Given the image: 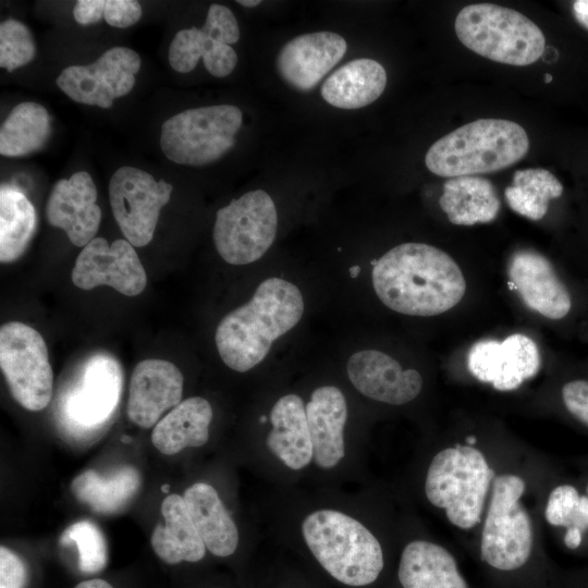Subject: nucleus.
<instances>
[{
	"label": "nucleus",
	"mask_w": 588,
	"mask_h": 588,
	"mask_svg": "<svg viewBox=\"0 0 588 588\" xmlns=\"http://www.w3.org/2000/svg\"><path fill=\"white\" fill-rule=\"evenodd\" d=\"M371 280L388 308L409 316L443 314L456 306L466 291L454 259L424 243H404L387 252L373 266Z\"/></svg>",
	"instance_id": "f257e3e1"
},
{
	"label": "nucleus",
	"mask_w": 588,
	"mask_h": 588,
	"mask_svg": "<svg viewBox=\"0 0 588 588\" xmlns=\"http://www.w3.org/2000/svg\"><path fill=\"white\" fill-rule=\"evenodd\" d=\"M303 313L304 299L295 284L275 277L264 280L246 304L219 322L215 341L222 362L238 372L250 370Z\"/></svg>",
	"instance_id": "f03ea898"
},
{
	"label": "nucleus",
	"mask_w": 588,
	"mask_h": 588,
	"mask_svg": "<svg viewBox=\"0 0 588 588\" xmlns=\"http://www.w3.org/2000/svg\"><path fill=\"white\" fill-rule=\"evenodd\" d=\"M528 149V135L519 124L504 119H479L433 143L425 163L439 176H473L507 168Z\"/></svg>",
	"instance_id": "7ed1b4c3"
},
{
	"label": "nucleus",
	"mask_w": 588,
	"mask_h": 588,
	"mask_svg": "<svg viewBox=\"0 0 588 588\" xmlns=\"http://www.w3.org/2000/svg\"><path fill=\"white\" fill-rule=\"evenodd\" d=\"M302 532L320 565L345 585H369L383 568L378 539L360 522L342 512L320 510L307 515Z\"/></svg>",
	"instance_id": "20e7f679"
},
{
	"label": "nucleus",
	"mask_w": 588,
	"mask_h": 588,
	"mask_svg": "<svg viewBox=\"0 0 588 588\" xmlns=\"http://www.w3.org/2000/svg\"><path fill=\"white\" fill-rule=\"evenodd\" d=\"M455 33L471 51L510 65H529L543 53L541 29L522 13L498 4L476 3L463 8Z\"/></svg>",
	"instance_id": "39448f33"
},
{
	"label": "nucleus",
	"mask_w": 588,
	"mask_h": 588,
	"mask_svg": "<svg viewBox=\"0 0 588 588\" xmlns=\"http://www.w3.org/2000/svg\"><path fill=\"white\" fill-rule=\"evenodd\" d=\"M492 478L493 473L478 449L456 445L432 458L425 492L432 505L445 510L450 523L470 529L481 519Z\"/></svg>",
	"instance_id": "423d86ee"
},
{
	"label": "nucleus",
	"mask_w": 588,
	"mask_h": 588,
	"mask_svg": "<svg viewBox=\"0 0 588 588\" xmlns=\"http://www.w3.org/2000/svg\"><path fill=\"white\" fill-rule=\"evenodd\" d=\"M242 121L241 109L231 105L184 110L162 123L161 150L179 164L211 163L234 146Z\"/></svg>",
	"instance_id": "0eeeda50"
},
{
	"label": "nucleus",
	"mask_w": 588,
	"mask_h": 588,
	"mask_svg": "<svg viewBox=\"0 0 588 588\" xmlns=\"http://www.w3.org/2000/svg\"><path fill=\"white\" fill-rule=\"evenodd\" d=\"M524 480L516 475L493 479L480 544L482 561L499 571H514L529 559L532 549L531 519L519 502Z\"/></svg>",
	"instance_id": "6e6552de"
},
{
	"label": "nucleus",
	"mask_w": 588,
	"mask_h": 588,
	"mask_svg": "<svg viewBox=\"0 0 588 588\" xmlns=\"http://www.w3.org/2000/svg\"><path fill=\"white\" fill-rule=\"evenodd\" d=\"M122 384V368L112 356L99 353L87 358L59 397L63 427L75 434L99 430L119 405Z\"/></svg>",
	"instance_id": "1a4fd4ad"
},
{
	"label": "nucleus",
	"mask_w": 588,
	"mask_h": 588,
	"mask_svg": "<svg viewBox=\"0 0 588 588\" xmlns=\"http://www.w3.org/2000/svg\"><path fill=\"white\" fill-rule=\"evenodd\" d=\"M278 215L272 198L256 189L233 199L216 213L212 238L220 257L241 266L261 258L272 245Z\"/></svg>",
	"instance_id": "9d476101"
},
{
	"label": "nucleus",
	"mask_w": 588,
	"mask_h": 588,
	"mask_svg": "<svg viewBox=\"0 0 588 588\" xmlns=\"http://www.w3.org/2000/svg\"><path fill=\"white\" fill-rule=\"evenodd\" d=\"M0 367L12 397L25 409L46 408L53 393V371L41 334L20 321L0 329Z\"/></svg>",
	"instance_id": "9b49d317"
},
{
	"label": "nucleus",
	"mask_w": 588,
	"mask_h": 588,
	"mask_svg": "<svg viewBox=\"0 0 588 588\" xmlns=\"http://www.w3.org/2000/svg\"><path fill=\"white\" fill-rule=\"evenodd\" d=\"M108 192L113 217L126 241L135 247L150 243L172 185L138 168L121 167L112 174Z\"/></svg>",
	"instance_id": "f8f14e48"
},
{
	"label": "nucleus",
	"mask_w": 588,
	"mask_h": 588,
	"mask_svg": "<svg viewBox=\"0 0 588 588\" xmlns=\"http://www.w3.org/2000/svg\"><path fill=\"white\" fill-rule=\"evenodd\" d=\"M140 57L126 47H113L88 65H70L57 77V86L75 102L109 109L115 98L135 85Z\"/></svg>",
	"instance_id": "ddd939ff"
},
{
	"label": "nucleus",
	"mask_w": 588,
	"mask_h": 588,
	"mask_svg": "<svg viewBox=\"0 0 588 588\" xmlns=\"http://www.w3.org/2000/svg\"><path fill=\"white\" fill-rule=\"evenodd\" d=\"M71 279L82 290L108 285L125 296L139 295L147 284L134 246L122 238L110 245L103 237L91 240L76 257Z\"/></svg>",
	"instance_id": "4468645a"
},
{
	"label": "nucleus",
	"mask_w": 588,
	"mask_h": 588,
	"mask_svg": "<svg viewBox=\"0 0 588 588\" xmlns=\"http://www.w3.org/2000/svg\"><path fill=\"white\" fill-rule=\"evenodd\" d=\"M540 365L536 343L520 333L512 334L502 342L479 341L470 347L467 356L470 373L499 391L517 389L538 373Z\"/></svg>",
	"instance_id": "2eb2a0df"
},
{
	"label": "nucleus",
	"mask_w": 588,
	"mask_h": 588,
	"mask_svg": "<svg viewBox=\"0 0 588 588\" xmlns=\"http://www.w3.org/2000/svg\"><path fill=\"white\" fill-rule=\"evenodd\" d=\"M96 200L91 176L77 171L53 185L46 204V219L50 225L62 229L72 244L84 247L100 226L101 210Z\"/></svg>",
	"instance_id": "dca6fc26"
},
{
	"label": "nucleus",
	"mask_w": 588,
	"mask_h": 588,
	"mask_svg": "<svg viewBox=\"0 0 588 588\" xmlns=\"http://www.w3.org/2000/svg\"><path fill=\"white\" fill-rule=\"evenodd\" d=\"M184 378L180 369L163 359H144L133 369L126 406L127 417L142 428H151L182 399Z\"/></svg>",
	"instance_id": "f3484780"
},
{
	"label": "nucleus",
	"mask_w": 588,
	"mask_h": 588,
	"mask_svg": "<svg viewBox=\"0 0 588 588\" xmlns=\"http://www.w3.org/2000/svg\"><path fill=\"white\" fill-rule=\"evenodd\" d=\"M345 39L333 32L294 37L279 51L275 68L282 79L299 91H309L344 57Z\"/></svg>",
	"instance_id": "a211bd4d"
},
{
	"label": "nucleus",
	"mask_w": 588,
	"mask_h": 588,
	"mask_svg": "<svg viewBox=\"0 0 588 588\" xmlns=\"http://www.w3.org/2000/svg\"><path fill=\"white\" fill-rule=\"evenodd\" d=\"M510 287L517 291L524 304L549 319L565 317L572 306L566 286L552 264L531 249L515 252L507 266Z\"/></svg>",
	"instance_id": "6ab92c4d"
},
{
	"label": "nucleus",
	"mask_w": 588,
	"mask_h": 588,
	"mask_svg": "<svg viewBox=\"0 0 588 588\" xmlns=\"http://www.w3.org/2000/svg\"><path fill=\"white\" fill-rule=\"evenodd\" d=\"M346 370L352 384L362 394L391 405L411 402L422 388V378L417 370H404L397 360L375 350L354 353L347 360Z\"/></svg>",
	"instance_id": "aec40b11"
},
{
	"label": "nucleus",
	"mask_w": 588,
	"mask_h": 588,
	"mask_svg": "<svg viewBox=\"0 0 588 588\" xmlns=\"http://www.w3.org/2000/svg\"><path fill=\"white\" fill-rule=\"evenodd\" d=\"M314 462L330 469L345 455L344 426L347 405L342 391L333 385L317 388L306 405Z\"/></svg>",
	"instance_id": "412c9836"
},
{
	"label": "nucleus",
	"mask_w": 588,
	"mask_h": 588,
	"mask_svg": "<svg viewBox=\"0 0 588 588\" xmlns=\"http://www.w3.org/2000/svg\"><path fill=\"white\" fill-rule=\"evenodd\" d=\"M272 429L266 443L270 452L289 468L306 467L314 457L306 406L296 394L280 397L270 413Z\"/></svg>",
	"instance_id": "4be33fe9"
},
{
	"label": "nucleus",
	"mask_w": 588,
	"mask_h": 588,
	"mask_svg": "<svg viewBox=\"0 0 588 588\" xmlns=\"http://www.w3.org/2000/svg\"><path fill=\"white\" fill-rule=\"evenodd\" d=\"M164 525H156L150 537L154 552L164 563L198 562L206 554V546L199 536L185 500L169 494L161 503Z\"/></svg>",
	"instance_id": "5701e85b"
},
{
	"label": "nucleus",
	"mask_w": 588,
	"mask_h": 588,
	"mask_svg": "<svg viewBox=\"0 0 588 588\" xmlns=\"http://www.w3.org/2000/svg\"><path fill=\"white\" fill-rule=\"evenodd\" d=\"M397 576L403 588H468L454 556L425 540H414L404 548Z\"/></svg>",
	"instance_id": "b1692460"
},
{
	"label": "nucleus",
	"mask_w": 588,
	"mask_h": 588,
	"mask_svg": "<svg viewBox=\"0 0 588 588\" xmlns=\"http://www.w3.org/2000/svg\"><path fill=\"white\" fill-rule=\"evenodd\" d=\"M183 498L206 548L216 556L233 554L238 544V530L216 489L196 482L185 490Z\"/></svg>",
	"instance_id": "393cba45"
},
{
	"label": "nucleus",
	"mask_w": 588,
	"mask_h": 588,
	"mask_svg": "<svg viewBox=\"0 0 588 588\" xmlns=\"http://www.w3.org/2000/svg\"><path fill=\"white\" fill-rule=\"evenodd\" d=\"M212 416V407L206 399L188 397L156 424L151 442L166 455H174L185 448L201 446L209 439Z\"/></svg>",
	"instance_id": "a878e982"
},
{
	"label": "nucleus",
	"mask_w": 588,
	"mask_h": 588,
	"mask_svg": "<svg viewBox=\"0 0 588 588\" xmlns=\"http://www.w3.org/2000/svg\"><path fill=\"white\" fill-rule=\"evenodd\" d=\"M387 85L384 68L376 60L359 58L333 72L321 86L322 98L340 109H358L370 105Z\"/></svg>",
	"instance_id": "bb28decb"
},
{
	"label": "nucleus",
	"mask_w": 588,
	"mask_h": 588,
	"mask_svg": "<svg viewBox=\"0 0 588 588\" xmlns=\"http://www.w3.org/2000/svg\"><path fill=\"white\" fill-rule=\"evenodd\" d=\"M142 485L139 471L131 465H121L103 476L85 470L71 483V491L79 502L99 514L122 511L136 495Z\"/></svg>",
	"instance_id": "cd10ccee"
},
{
	"label": "nucleus",
	"mask_w": 588,
	"mask_h": 588,
	"mask_svg": "<svg viewBox=\"0 0 588 588\" xmlns=\"http://www.w3.org/2000/svg\"><path fill=\"white\" fill-rule=\"evenodd\" d=\"M440 207L449 220L457 225H473L494 220L500 200L493 184L477 176H458L443 185Z\"/></svg>",
	"instance_id": "c85d7f7f"
},
{
	"label": "nucleus",
	"mask_w": 588,
	"mask_h": 588,
	"mask_svg": "<svg viewBox=\"0 0 588 588\" xmlns=\"http://www.w3.org/2000/svg\"><path fill=\"white\" fill-rule=\"evenodd\" d=\"M200 58L206 70L216 77L228 76L237 63L235 50L213 39L203 28L179 30L169 47L171 68L180 73H188Z\"/></svg>",
	"instance_id": "c756f323"
},
{
	"label": "nucleus",
	"mask_w": 588,
	"mask_h": 588,
	"mask_svg": "<svg viewBox=\"0 0 588 588\" xmlns=\"http://www.w3.org/2000/svg\"><path fill=\"white\" fill-rule=\"evenodd\" d=\"M37 217L33 204L16 186L0 188V261L17 260L26 250L36 230Z\"/></svg>",
	"instance_id": "7c9ffc66"
},
{
	"label": "nucleus",
	"mask_w": 588,
	"mask_h": 588,
	"mask_svg": "<svg viewBox=\"0 0 588 588\" xmlns=\"http://www.w3.org/2000/svg\"><path fill=\"white\" fill-rule=\"evenodd\" d=\"M50 133V119L45 107L24 101L16 105L0 128V154L21 157L39 150Z\"/></svg>",
	"instance_id": "2f4dec72"
},
{
	"label": "nucleus",
	"mask_w": 588,
	"mask_h": 588,
	"mask_svg": "<svg viewBox=\"0 0 588 588\" xmlns=\"http://www.w3.org/2000/svg\"><path fill=\"white\" fill-rule=\"evenodd\" d=\"M563 193L560 181L544 169L515 171L512 185L504 195L512 210L530 220H540L548 211L549 201Z\"/></svg>",
	"instance_id": "473e14b6"
},
{
	"label": "nucleus",
	"mask_w": 588,
	"mask_h": 588,
	"mask_svg": "<svg viewBox=\"0 0 588 588\" xmlns=\"http://www.w3.org/2000/svg\"><path fill=\"white\" fill-rule=\"evenodd\" d=\"M60 542H74L78 555L79 567L86 573L102 569L108 561V546L102 531L89 520H79L64 529Z\"/></svg>",
	"instance_id": "72a5a7b5"
},
{
	"label": "nucleus",
	"mask_w": 588,
	"mask_h": 588,
	"mask_svg": "<svg viewBox=\"0 0 588 588\" xmlns=\"http://www.w3.org/2000/svg\"><path fill=\"white\" fill-rule=\"evenodd\" d=\"M546 519L553 526L585 531L588 529V497L569 485L555 487L548 499Z\"/></svg>",
	"instance_id": "f704fd0d"
},
{
	"label": "nucleus",
	"mask_w": 588,
	"mask_h": 588,
	"mask_svg": "<svg viewBox=\"0 0 588 588\" xmlns=\"http://www.w3.org/2000/svg\"><path fill=\"white\" fill-rule=\"evenodd\" d=\"M36 53L30 30L22 22L10 19L0 24V66L12 72L29 63Z\"/></svg>",
	"instance_id": "c9c22d12"
},
{
	"label": "nucleus",
	"mask_w": 588,
	"mask_h": 588,
	"mask_svg": "<svg viewBox=\"0 0 588 588\" xmlns=\"http://www.w3.org/2000/svg\"><path fill=\"white\" fill-rule=\"evenodd\" d=\"M213 39L233 45L240 39V27L232 11L222 4H211L201 27Z\"/></svg>",
	"instance_id": "e433bc0d"
},
{
	"label": "nucleus",
	"mask_w": 588,
	"mask_h": 588,
	"mask_svg": "<svg viewBox=\"0 0 588 588\" xmlns=\"http://www.w3.org/2000/svg\"><path fill=\"white\" fill-rule=\"evenodd\" d=\"M27 568L22 559L9 548L0 547V588H24Z\"/></svg>",
	"instance_id": "4c0bfd02"
},
{
	"label": "nucleus",
	"mask_w": 588,
	"mask_h": 588,
	"mask_svg": "<svg viewBox=\"0 0 588 588\" xmlns=\"http://www.w3.org/2000/svg\"><path fill=\"white\" fill-rule=\"evenodd\" d=\"M142 7L134 0H107L103 19L113 27L125 28L134 25L142 17Z\"/></svg>",
	"instance_id": "58836bf2"
},
{
	"label": "nucleus",
	"mask_w": 588,
	"mask_h": 588,
	"mask_svg": "<svg viewBox=\"0 0 588 588\" xmlns=\"http://www.w3.org/2000/svg\"><path fill=\"white\" fill-rule=\"evenodd\" d=\"M562 397L566 409L588 426V381L567 382L562 389Z\"/></svg>",
	"instance_id": "ea45409f"
},
{
	"label": "nucleus",
	"mask_w": 588,
	"mask_h": 588,
	"mask_svg": "<svg viewBox=\"0 0 588 588\" xmlns=\"http://www.w3.org/2000/svg\"><path fill=\"white\" fill-rule=\"evenodd\" d=\"M105 0H78L73 9L74 20L81 25H90L103 17Z\"/></svg>",
	"instance_id": "a19ab883"
},
{
	"label": "nucleus",
	"mask_w": 588,
	"mask_h": 588,
	"mask_svg": "<svg viewBox=\"0 0 588 588\" xmlns=\"http://www.w3.org/2000/svg\"><path fill=\"white\" fill-rule=\"evenodd\" d=\"M573 12L576 20L588 29V0H576Z\"/></svg>",
	"instance_id": "79ce46f5"
},
{
	"label": "nucleus",
	"mask_w": 588,
	"mask_h": 588,
	"mask_svg": "<svg viewBox=\"0 0 588 588\" xmlns=\"http://www.w3.org/2000/svg\"><path fill=\"white\" fill-rule=\"evenodd\" d=\"M583 532L577 529H567L564 536V543L569 549H576L581 542Z\"/></svg>",
	"instance_id": "37998d69"
},
{
	"label": "nucleus",
	"mask_w": 588,
	"mask_h": 588,
	"mask_svg": "<svg viewBox=\"0 0 588 588\" xmlns=\"http://www.w3.org/2000/svg\"><path fill=\"white\" fill-rule=\"evenodd\" d=\"M74 588H113V587L103 579L94 578V579L82 581Z\"/></svg>",
	"instance_id": "c03bdc74"
},
{
	"label": "nucleus",
	"mask_w": 588,
	"mask_h": 588,
	"mask_svg": "<svg viewBox=\"0 0 588 588\" xmlns=\"http://www.w3.org/2000/svg\"><path fill=\"white\" fill-rule=\"evenodd\" d=\"M236 2L246 8H254L260 4L259 0H238Z\"/></svg>",
	"instance_id": "a18cd8bd"
},
{
	"label": "nucleus",
	"mask_w": 588,
	"mask_h": 588,
	"mask_svg": "<svg viewBox=\"0 0 588 588\" xmlns=\"http://www.w3.org/2000/svg\"><path fill=\"white\" fill-rule=\"evenodd\" d=\"M348 271H350V275H351L352 278H356V277L359 274V272H360V267H359V266H353V267H351V268L348 269Z\"/></svg>",
	"instance_id": "49530a36"
},
{
	"label": "nucleus",
	"mask_w": 588,
	"mask_h": 588,
	"mask_svg": "<svg viewBox=\"0 0 588 588\" xmlns=\"http://www.w3.org/2000/svg\"><path fill=\"white\" fill-rule=\"evenodd\" d=\"M551 81H552V75L551 74H546L544 75V82L550 83Z\"/></svg>",
	"instance_id": "de8ad7c7"
},
{
	"label": "nucleus",
	"mask_w": 588,
	"mask_h": 588,
	"mask_svg": "<svg viewBox=\"0 0 588 588\" xmlns=\"http://www.w3.org/2000/svg\"><path fill=\"white\" fill-rule=\"evenodd\" d=\"M467 441H468L469 443H474V442H475V438H467Z\"/></svg>",
	"instance_id": "09e8293b"
},
{
	"label": "nucleus",
	"mask_w": 588,
	"mask_h": 588,
	"mask_svg": "<svg viewBox=\"0 0 588 588\" xmlns=\"http://www.w3.org/2000/svg\"><path fill=\"white\" fill-rule=\"evenodd\" d=\"M260 421H261V422H265V421H266V417H265V416H261V417H260Z\"/></svg>",
	"instance_id": "8fccbe9b"
},
{
	"label": "nucleus",
	"mask_w": 588,
	"mask_h": 588,
	"mask_svg": "<svg viewBox=\"0 0 588 588\" xmlns=\"http://www.w3.org/2000/svg\"><path fill=\"white\" fill-rule=\"evenodd\" d=\"M587 493H588V486H587Z\"/></svg>",
	"instance_id": "3c124183"
}]
</instances>
